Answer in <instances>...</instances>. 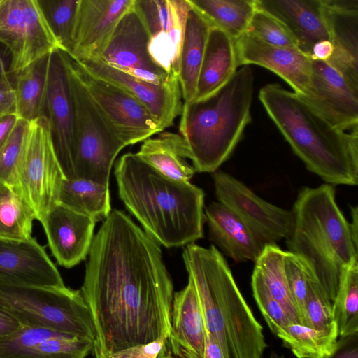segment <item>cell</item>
Instances as JSON below:
<instances>
[{
    "mask_svg": "<svg viewBox=\"0 0 358 358\" xmlns=\"http://www.w3.org/2000/svg\"><path fill=\"white\" fill-rule=\"evenodd\" d=\"M120 197L144 231L166 248L203 237L204 192L189 181L169 178L128 152L115 163Z\"/></svg>",
    "mask_w": 358,
    "mask_h": 358,
    "instance_id": "2",
    "label": "cell"
},
{
    "mask_svg": "<svg viewBox=\"0 0 358 358\" xmlns=\"http://www.w3.org/2000/svg\"><path fill=\"white\" fill-rule=\"evenodd\" d=\"M64 176L46 115L30 122L14 175L15 187L39 222L58 202Z\"/></svg>",
    "mask_w": 358,
    "mask_h": 358,
    "instance_id": "9",
    "label": "cell"
},
{
    "mask_svg": "<svg viewBox=\"0 0 358 358\" xmlns=\"http://www.w3.org/2000/svg\"><path fill=\"white\" fill-rule=\"evenodd\" d=\"M245 33L273 45L299 49L296 41L282 22L257 8Z\"/></svg>",
    "mask_w": 358,
    "mask_h": 358,
    "instance_id": "39",
    "label": "cell"
},
{
    "mask_svg": "<svg viewBox=\"0 0 358 358\" xmlns=\"http://www.w3.org/2000/svg\"><path fill=\"white\" fill-rule=\"evenodd\" d=\"M0 43L10 54L13 75L62 50L38 0H0Z\"/></svg>",
    "mask_w": 358,
    "mask_h": 358,
    "instance_id": "10",
    "label": "cell"
},
{
    "mask_svg": "<svg viewBox=\"0 0 358 358\" xmlns=\"http://www.w3.org/2000/svg\"><path fill=\"white\" fill-rule=\"evenodd\" d=\"M18 117L10 115L0 118V150L7 141L13 130Z\"/></svg>",
    "mask_w": 358,
    "mask_h": 358,
    "instance_id": "46",
    "label": "cell"
},
{
    "mask_svg": "<svg viewBox=\"0 0 358 358\" xmlns=\"http://www.w3.org/2000/svg\"><path fill=\"white\" fill-rule=\"evenodd\" d=\"M285 251L276 244L266 245L255 262L273 296L287 313L292 323L301 318L290 293L284 270Z\"/></svg>",
    "mask_w": 358,
    "mask_h": 358,
    "instance_id": "33",
    "label": "cell"
},
{
    "mask_svg": "<svg viewBox=\"0 0 358 358\" xmlns=\"http://www.w3.org/2000/svg\"><path fill=\"white\" fill-rule=\"evenodd\" d=\"M74 60L89 73L117 85L137 99L163 131L171 127L182 112L183 103L178 80L157 85L131 76L97 59Z\"/></svg>",
    "mask_w": 358,
    "mask_h": 358,
    "instance_id": "15",
    "label": "cell"
},
{
    "mask_svg": "<svg viewBox=\"0 0 358 358\" xmlns=\"http://www.w3.org/2000/svg\"><path fill=\"white\" fill-rule=\"evenodd\" d=\"M45 115L54 147L66 179L72 176L74 111L66 72L57 53L51 55L45 100Z\"/></svg>",
    "mask_w": 358,
    "mask_h": 358,
    "instance_id": "20",
    "label": "cell"
},
{
    "mask_svg": "<svg viewBox=\"0 0 358 358\" xmlns=\"http://www.w3.org/2000/svg\"><path fill=\"white\" fill-rule=\"evenodd\" d=\"M218 202L229 208L265 246L276 244L289 235L294 222L292 210L264 200L232 176L213 174Z\"/></svg>",
    "mask_w": 358,
    "mask_h": 358,
    "instance_id": "12",
    "label": "cell"
},
{
    "mask_svg": "<svg viewBox=\"0 0 358 358\" xmlns=\"http://www.w3.org/2000/svg\"><path fill=\"white\" fill-rule=\"evenodd\" d=\"M325 358H358V331L340 337Z\"/></svg>",
    "mask_w": 358,
    "mask_h": 358,
    "instance_id": "43",
    "label": "cell"
},
{
    "mask_svg": "<svg viewBox=\"0 0 358 358\" xmlns=\"http://www.w3.org/2000/svg\"><path fill=\"white\" fill-rule=\"evenodd\" d=\"M52 54L14 75L13 86L16 99V115L19 118L31 122L45 115L46 93Z\"/></svg>",
    "mask_w": 358,
    "mask_h": 358,
    "instance_id": "29",
    "label": "cell"
},
{
    "mask_svg": "<svg viewBox=\"0 0 358 358\" xmlns=\"http://www.w3.org/2000/svg\"><path fill=\"white\" fill-rule=\"evenodd\" d=\"M0 310L20 324L50 328L94 342L91 313L79 290L0 281Z\"/></svg>",
    "mask_w": 358,
    "mask_h": 358,
    "instance_id": "8",
    "label": "cell"
},
{
    "mask_svg": "<svg viewBox=\"0 0 358 358\" xmlns=\"http://www.w3.org/2000/svg\"><path fill=\"white\" fill-rule=\"evenodd\" d=\"M210 28L208 22L191 7L186 22L178 76L185 103L191 102L194 98Z\"/></svg>",
    "mask_w": 358,
    "mask_h": 358,
    "instance_id": "28",
    "label": "cell"
},
{
    "mask_svg": "<svg viewBox=\"0 0 358 358\" xmlns=\"http://www.w3.org/2000/svg\"><path fill=\"white\" fill-rule=\"evenodd\" d=\"M302 324L317 330L338 331L333 303L324 294L315 275L308 280Z\"/></svg>",
    "mask_w": 358,
    "mask_h": 358,
    "instance_id": "37",
    "label": "cell"
},
{
    "mask_svg": "<svg viewBox=\"0 0 358 358\" xmlns=\"http://www.w3.org/2000/svg\"><path fill=\"white\" fill-rule=\"evenodd\" d=\"M135 0H79L70 51L73 59L96 57Z\"/></svg>",
    "mask_w": 358,
    "mask_h": 358,
    "instance_id": "16",
    "label": "cell"
},
{
    "mask_svg": "<svg viewBox=\"0 0 358 358\" xmlns=\"http://www.w3.org/2000/svg\"><path fill=\"white\" fill-rule=\"evenodd\" d=\"M238 66L256 64L266 68L285 80L294 92L308 93L312 73V59L297 48L273 45L244 33L235 41Z\"/></svg>",
    "mask_w": 358,
    "mask_h": 358,
    "instance_id": "17",
    "label": "cell"
},
{
    "mask_svg": "<svg viewBox=\"0 0 358 358\" xmlns=\"http://www.w3.org/2000/svg\"><path fill=\"white\" fill-rule=\"evenodd\" d=\"M20 325L15 319L0 310V338L13 333Z\"/></svg>",
    "mask_w": 358,
    "mask_h": 358,
    "instance_id": "47",
    "label": "cell"
},
{
    "mask_svg": "<svg viewBox=\"0 0 358 358\" xmlns=\"http://www.w3.org/2000/svg\"><path fill=\"white\" fill-rule=\"evenodd\" d=\"M203 358H224L219 345L206 330Z\"/></svg>",
    "mask_w": 358,
    "mask_h": 358,
    "instance_id": "48",
    "label": "cell"
},
{
    "mask_svg": "<svg viewBox=\"0 0 358 358\" xmlns=\"http://www.w3.org/2000/svg\"><path fill=\"white\" fill-rule=\"evenodd\" d=\"M156 358H178L166 351V345L162 348Z\"/></svg>",
    "mask_w": 358,
    "mask_h": 358,
    "instance_id": "51",
    "label": "cell"
},
{
    "mask_svg": "<svg viewBox=\"0 0 358 358\" xmlns=\"http://www.w3.org/2000/svg\"><path fill=\"white\" fill-rule=\"evenodd\" d=\"M0 281L38 287L65 286L44 247L34 237L25 241L0 238Z\"/></svg>",
    "mask_w": 358,
    "mask_h": 358,
    "instance_id": "19",
    "label": "cell"
},
{
    "mask_svg": "<svg viewBox=\"0 0 358 358\" xmlns=\"http://www.w3.org/2000/svg\"><path fill=\"white\" fill-rule=\"evenodd\" d=\"M253 85L245 65L210 96L183 102L179 134L195 171L214 173L229 157L251 121Z\"/></svg>",
    "mask_w": 358,
    "mask_h": 358,
    "instance_id": "6",
    "label": "cell"
},
{
    "mask_svg": "<svg viewBox=\"0 0 358 358\" xmlns=\"http://www.w3.org/2000/svg\"><path fill=\"white\" fill-rule=\"evenodd\" d=\"M30 122L17 119L0 150V182L14 186V175L29 130Z\"/></svg>",
    "mask_w": 358,
    "mask_h": 358,
    "instance_id": "41",
    "label": "cell"
},
{
    "mask_svg": "<svg viewBox=\"0 0 358 358\" xmlns=\"http://www.w3.org/2000/svg\"><path fill=\"white\" fill-rule=\"evenodd\" d=\"M206 327L200 301L192 282L173 294L171 331L166 345L178 358H203Z\"/></svg>",
    "mask_w": 358,
    "mask_h": 358,
    "instance_id": "24",
    "label": "cell"
},
{
    "mask_svg": "<svg viewBox=\"0 0 358 358\" xmlns=\"http://www.w3.org/2000/svg\"><path fill=\"white\" fill-rule=\"evenodd\" d=\"M35 215L20 191L0 182V238L25 241L32 237Z\"/></svg>",
    "mask_w": 358,
    "mask_h": 358,
    "instance_id": "32",
    "label": "cell"
},
{
    "mask_svg": "<svg viewBox=\"0 0 358 358\" xmlns=\"http://www.w3.org/2000/svg\"><path fill=\"white\" fill-rule=\"evenodd\" d=\"M94 341L52 329L20 324L0 338V358H85Z\"/></svg>",
    "mask_w": 358,
    "mask_h": 358,
    "instance_id": "18",
    "label": "cell"
},
{
    "mask_svg": "<svg viewBox=\"0 0 358 358\" xmlns=\"http://www.w3.org/2000/svg\"><path fill=\"white\" fill-rule=\"evenodd\" d=\"M157 134L145 140L137 155L163 175L177 180L189 181L195 170L187 162L189 153L183 138L168 131Z\"/></svg>",
    "mask_w": 358,
    "mask_h": 358,
    "instance_id": "27",
    "label": "cell"
},
{
    "mask_svg": "<svg viewBox=\"0 0 358 358\" xmlns=\"http://www.w3.org/2000/svg\"><path fill=\"white\" fill-rule=\"evenodd\" d=\"M284 270L289 289L302 324L308 280L315 275L305 259L289 251H285Z\"/></svg>",
    "mask_w": 358,
    "mask_h": 358,
    "instance_id": "40",
    "label": "cell"
},
{
    "mask_svg": "<svg viewBox=\"0 0 358 358\" xmlns=\"http://www.w3.org/2000/svg\"><path fill=\"white\" fill-rule=\"evenodd\" d=\"M333 45L330 41H322L313 46L310 55L311 59L327 62L333 53Z\"/></svg>",
    "mask_w": 358,
    "mask_h": 358,
    "instance_id": "45",
    "label": "cell"
},
{
    "mask_svg": "<svg viewBox=\"0 0 358 358\" xmlns=\"http://www.w3.org/2000/svg\"><path fill=\"white\" fill-rule=\"evenodd\" d=\"M269 358H284L282 355H278L276 352H273Z\"/></svg>",
    "mask_w": 358,
    "mask_h": 358,
    "instance_id": "52",
    "label": "cell"
},
{
    "mask_svg": "<svg viewBox=\"0 0 358 358\" xmlns=\"http://www.w3.org/2000/svg\"><path fill=\"white\" fill-rule=\"evenodd\" d=\"M333 53L327 62L358 90V1L324 0Z\"/></svg>",
    "mask_w": 358,
    "mask_h": 358,
    "instance_id": "23",
    "label": "cell"
},
{
    "mask_svg": "<svg viewBox=\"0 0 358 358\" xmlns=\"http://www.w3.org/2000/svg\"><path fill=\"white\" fill-rule=\"evenodd\" d=\"M255 6L282 22L310 57L315 44L331 41L324 0H255Z\"/></svg>",
    "mask_w": 358,
    "mask_h": 358,
    "instance_id": "22",
    "label": "cell"
},
{
    "mask_svg": "<svg viewBox=\"0 0 358 358\" xmlns=\"http://www.w3.org/2000/svg\"><path fill=\"white\" fill-rule=\"evenodd\" d=\"M333 311L340 337L358 331V257L343 269Z\"/></svg>",
    "mask_w": 358,
    "mask_h": 358,
    "instance_id": "35",
    "label": "cell"
},
{
    "mask_svg": "<svg viewBox=\"0 0 358 358\" xmlns=\"http://www.w3.org/2000/svg\"><path fill=\"white\" fill-rule=\"evenodd\" d=\"M16 115V99L13 87H0V118Z\"/></svg>",
    "mask_w": 358,
    "mask_h": 358,
    "instance_id": "44",
    "label": "cell"
},
{
    "mask_svg": "<svg viewBox=\"0 0 358 358\" xmlns=\"http://www.w3.org/2000/svg\"><path fill=\"white\" fill-rule=\"evenodd\" d=\"M251 286L254 299L264 320L275 335L290 323L287 313L270 292L260 272L254 268Z\"/></svg>",
    "mask_w": 358,
    "mask_h": 358,
    "instance_id": "38",
    "label": "cell"
},
{
    "mask_svg": "<svg viewBox=\"0 0 358 358\" xmlns=\"http://www.w3.org/2000/svg\"><path fill=\"white\" fill-rule=\"evenodd\" d=\"M149 41L148 31L133 6L122 17L103 50L94 58L150 83L179 81L152 60L148 52Z\"/></svg>",
    "mask_w": 358,
    "mask_h": 358,
    "instance_id": "13",
    "label": "cell"
},
{
    "mask_svg": "<svg viewBox=\"0 0 358 358\" xmlns=\"http://www.w3.org/2000/svg\"><path fill=\"white\" fill-rule=\"evenodd\" d=\"M182 258L200 301L206 330L219 345L224 358H262L267 348L263 327L221 252L214 245L204 248L190 243Z\"/></svg>",
    "mask_w": 358,
    "mask_h": 358,
    "instance_id": "4",
    "label": "cell"
},
{
    "mask_svg": "<svg viewBox=\"0 0 358 358\" xmlns=\"http://www.w3.org/2000/svg\"><path fill=\"white\" fill-rule=\"evenodd\" d=\"M292 229L285 239L289 252L306 260L333 303L345 266L358 257L349 222L339 209L329 184L304 187L293 208Z\"/></svg>",
    "mask_w": 358,
    "mask_h": 358,
    "instance_id": "5",
    "label": "cell"
},
{
    "mask_svg": "<svg viewBox=\"0 0 358 358\" xmlns=\"http://www.w3.org/2000/svg\"><path fill=\"white\" fill-rule=\"evenodd\" d=\"M351 223L349 222L352 235L355 241L358 242V209L357 206H350Z\"/></svg>",
    "mask_w": 358,
    "mask_h": 358,
    "instance_id": "50",
    "label": "cell"
},
{
    "mask_svg": "<svg viewBox=\"0 0 358 358\" xmlns=\"http://www.w3.org/2000/svg\"><path fill=\"white\" fill-rule=\"evenodd\" d=\"M62 51H70L79 0L38 1Z\"/></svg>",
    "mask_w": 358,
    "mask_h": 358,
    "instance_id": "36",
    "label": "cell"
},
{
    "mask_svg": "<svg viewBox=\"0 0 358 358\" xmlns=\"http://www.w3.org/2000/svg\"><path fill=\"white\" fill-rule=\"evenodd\" d=\"M166 337L147 344L138 345L111 354L107 358H156L166 345Z\"/></svg>",
    "mask_w": 358,
    "mask_h": 358,
    "instance_id": "42",
    "label": "cell"
},
{
    "mask_svg": "<svg viewBox=\"0 0 358 358\" xmlns=\"http://www.w3.org/2000/svg\"><path fill=\"white\" fill-rule=\"evenodd\" d=\"M300 96L334 127H358V90L327 62L312 59L309 90Z\"/></svg>",
    "mask_w": 358,
    "mask_h": 358,
    "instance_id": "14",
    "label": "cell"
},
{
    "mask_svg": "<svg viewBox=\"0 0 358 358\" xmlns=\"http://www.w3.org/2000/svg\"><path fill=\"white\" fill-rule=\"evenodd\" d=\"M210 26L234 41L245 31L256 10L255 0H187Z\"/></svg>",
    "mask_w": 358,
    "mask_h": 358,
    "instance_id": "30",
    "label": "cell"
},
{
    "mask_svg": "<svg viewBox=\"0 0 358 358\" xmlns=\"http://www.w3.org/2000/svg\"><path fill=\"white\" fill-rule=\"evenodd\" d=\"M276 336L297 358H325L333 350L338 333L317 330L300 323H290Z\"/></svg>",
    "mask_w": 358,
    "mask_h": 358,
    "instance_id": "34",
    "label": "cell"
},
{
    "mask_svg": "<svg viewBox=\"0 0 358 358\" xmlns=\"http://www.w3.org/2000/svg\"><path fill=\"white\" fill-rule=\"evenodd\" d=\"M57 203L95 222L106 219L111 211L109 186L84 180L63 179Z\"/></svg>",
    "mask_w": 358,
    "mask_h": 358,
    "instance_id": "31",
    "label": "cell"
},
{
    "mask_svg": "<svg viewBox=\"0 0 358 358\" xmlns=\"http://www.w3.org/2000/svg\"><path fill=\"white\" fill-rule=\"evenodd\" d=\"M80 292L95 330V358L169 337L173 285L159 244L113 210L94 236Z\"/></svg>",
    "mask_w": 358,
    "mask_h": 358,
    "instance_id": "1",
    "label": "cell"
},
{
    "mask_svg": "<svg viewBox=\"0 0 358 358\" xmlns=\"http://www.w3.org/2000/svg\"><path fill=\"white\" fill-rule=\"evenodd\" d=\"M234 43L235 41L221 29L210 28L192 101H200L210 96L235 73L238 64Z\"/></svg>",
    "mask_w": 358,
    "mask_h": 358,
    "instance_id": "26",
    "label": "cell"
},
{
    "mask_svg": "<svg viewBox=\"0 0 358 358\" xmlns=\"http://www.w3.org/2000/svg\"><path fill=\"white\" fill-rule=\"evenodd\" d=\"M63 64L74 111V143L71 180L109 186L115 159L127 147L96 107L74 68L72 58L57 50Z\"/></svg>",
    "mask_w": 358,
    "mask_h": 358,
    "instance_id": "7",
    "label": "cell"
},
{
    "mask_svg": "<svg viewBox=\"0 0 358 358\" xmlns=\"http://www.w3.org/2000/svg\"><path fill=\"white\" fill-rule=\"evenodd\" d=\"M210 239L227 257L237 262H255L265 245L229 208L213 202L205 208Z\"/></svg>",
    "mask_w": 358,
    "mask_h": 358,
    "instance_id": "25",
    "label": "cell"
},
{
    "mask_svg": "<svg viewBox=\"0 0 358 358\" xmlns=\"http://www.w3.org/2000/svg\"><path fill=\"white\" fill-rule=\"evenodd\" d=\"M259 98L306 169L327 184L358 183V127H334L294 92L279 84L261 88Z\"/></svg>",
    "mask_w": 358,
    "mask_h": 358,
    "instance_id": "3",
    "label": "cell"
},
{
    "mask_svg": "<svg viewBox=\"0 0 358 358\" xmlns=\"http://www.w3.org/2000/svg\"><path fill=\"white\" fill-rule=\"evenodd\" d=\"M9 78V71L6 70L4 61L0 52V87H13Z\"/></svg>",
    "mask_w": 358,
    "mask_h": 358,
    "instance_id": "49",
    "label": "cell"
},
{
    "mask_svg": "<svg viewBox=\"0 0 358 358\" xmlns=\"http://www.w3.org/2000/svg\"><path fill=\"white\" fill-rule=\"evenodd\" d=\"M74 68L109 125L126 144L134 145L163 131L148 108L117 85L96 77L73 58Z\"/></svg>",
    "mask_w": 358,
    "mask_h": 358,
    "instance_id": "11",
    "label": "cell"
},
{
    "mask_svg": "<svg viewBox=\"0 0 358 358\" xmlns=\"http://www.w3.org/2000/svg\"><path fill=\"white\" fill-rule=\"evenodd\" d=\"M40 222L58 264L70 268L86 258L94 238L92 218L57 203Z\"/></svg>",
    "mask_w": 358,
    "mask_h": 358,
    "instance_id": "21",
    "label": "cell"
}]
</instances>
